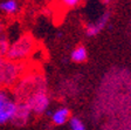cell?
<instances>
[{"instance_id": "6da1fadb", "label": "cell", "mask_w": 131, "mask_h": 130, "mask_svg": "<svg viewBox=\"0 0 131 130\" xmlns=\"http://www.w3.org/2000/svg\"><path fill=\"white\" fill-rule=\"evenodd\" d=\"M43 88H47V87L46 80L42 75L36 73H25L14 86L13 97L15 98L16 102L25 101L33 93Z\"/></svg>"}, {"instance_id": "7a4b0ae2", "label": "cell", "mask_w": 131, "mask_h": 130, "mask_svg": "<svg viewBox=\"0 0 131 130\" xmlns=\"http://www.w3.org/2000/svg\"><path fill=\"white\" fill-rule=\"evenodd\" d=\"M35 48V39L30 34H22L21 36L9 43V48L5 57L14 62H25L33 55Z\"/></svg>"}, {"instance_id": "3957f363", "label": "cell", "mask_w": 131, "mask_h": 130, "mask_svg": "<svg viewBox=\"0 0 131 130\" xmlns=\"http://www.w3.org/2000/svg\"><path fill=\"white\" fill-rule=\"evenodd\" d=\"M25 73V62H14L6 57H0V89L14 87Z\"/></svg>"}, {"instance_id": "277c9868", "label": "cell", "mask_w": 131, "mask_h": 130, "mask_svg": "<svg viewBox=\"0 0 131 130\" xmlns=\"http://www.w3.org/2000/svg\"><path fill=\"white\" fill-rule=\"evenodd\" d=\"M18 102L7 89H0V124L12 122L15 116Z\"/></svg>"}, {"instance_id": "5b68a950", "label": "cell", "mask_w": 131, "mask_h": 130, "mask_svg": "<svg viewBox=\"0 0 131 130\" xmlns=\"http://www.w3.org/2000/svg\"><path fill=\"white\" fill-rule=\"evenodd\" d=\"M24 102L27 103V106L30 109L32 114L40 115V114L46 113L48 110L49 102H50L47 88L36 90L35 93H33L32 95H29Z\"/></svg>"}, {"instance_id": "8992f818", "label": "cell", "mask_w": 131, "mask_h": 130, "mask_svg": "<svg viewBox=\"0 0 131 130\" xmlns=\"http://www.w3.org/2000/svg\"><path fill=\"white\" fill-rule=\"evenodd\" d=\"M108 21H109V14L105 13V14L100 16L96 21L89 24L87 27H85V31H84L87 36L93 38V36H96L97 34H100V33L104 29V27L106 26Z\"/></svg>"}, {"instance_id": "52a82bcc", "label": "cell", "mask_w": 131, "mask_h": 130, "mask_svg": "<svg viewBox=\"0 0 131 130\" xmlns=\"http://www.w3.org/2000/svg\"><path fill=\"white\" fill-rule=\"evenodd\" d=\"M32 115V111L28 108L27 103L24 101L18 102V107H16V113L12 122L16 125H24L29 121V117Z\"/></svg>"}, {"instance_id": "ba28073f", "label": "cell", "mask_w": 131, "mask_h": 130, "mask_svg": "<svg viewBox=\"0 0 131 130\" xmlns=\"http://www.w3.org/2000/svg\"><path fill=\"white\" fill-rule=\"evenodd\" d=\"M47 115L50 116V119L55 125H63L70 119V111L67 107H60L53 111L47 110Z\"/></svg>"}, {"instance_id": "9c48e42d", "label": "cell", "mask_w": 131, "mask_h": 130, "mask_svg": "<svg viewBox=\"0 0 131 130\" xmlns=\"http://www.w3.org/2000/svg\"><path fill=\"white\" fill-rule=\"evenodd\" d=\"M69 57H70V60L75 63H83V62H85L88 59V51L84 46L80 45V46L75 47V48L70 52Z\"/></svg>"}, {"instance_id": "30bf717a", "label": "cell", "mask_w": 131, "mask_h": 130, "mask_svg": "<svg viewBox=\"0 0 131 130\" xmlns=\"http://www.w3.org/2000/svg\"><path fill=\"white\" fill-rule=\"evenodd\" d=\"M0 11L7 15H14L20 11V5L16 0H4L0 3Z\"/></svg>"}, {"instance_id": "8fae6325", "label": "cell", "mask_w": 131, "mask_h": 130, "mask_svg": "<svg viewBox=\"0 0 131 130\" xmlns=\"http://www.w3.org/2000/svg\"><path fill=\"white\" fill-rule=\"evenodd\" d=\"M68 123L70 130H87L83 121L81 118H79V117H70Z\"/></svg>"}, {"instance_id": "7c38bea8", "label": "cell", "mask_w": 131, "mask_h": 130, "mask_svg": "<svg viewBox=\"0 0 131 130\" xmlns=\"http://www.w3.org/2000/svg\"><path fill=\"white\" fill-rule=\"evenodd\" d=\"M60 1L64 7H68V8L76 7V6H79L80 3H81V0H60Z\"/></svg>"}, {"instance_id": "4fadbf2b", "label": "cell", "mask_w": 131, "mask_h": 130, "mask_svg": "<svg viewBox=\"0 0 131 130\" xmlns=\"http://www.w3.org/2000/svg\"><path fill=\"white\" fill-rule=\"evenodd\" d=\"M4 34V26H3V22L0 21V36Z\"/></svg>"}, {"instance_id": "5bb4252c", "label": "cell", "mask_w": 131, "mask_h": 130, "mask_svg": "<svg viewBox=\"0 0 131 130\" xmlns=\"http://www.w3.org/2000/svg\"><path fill=\"white\" fill-rule=\"evenodd\" d=\"M104 1H105V3H109V1H111V0H104Z\"/></svg>"}]
</instances>
